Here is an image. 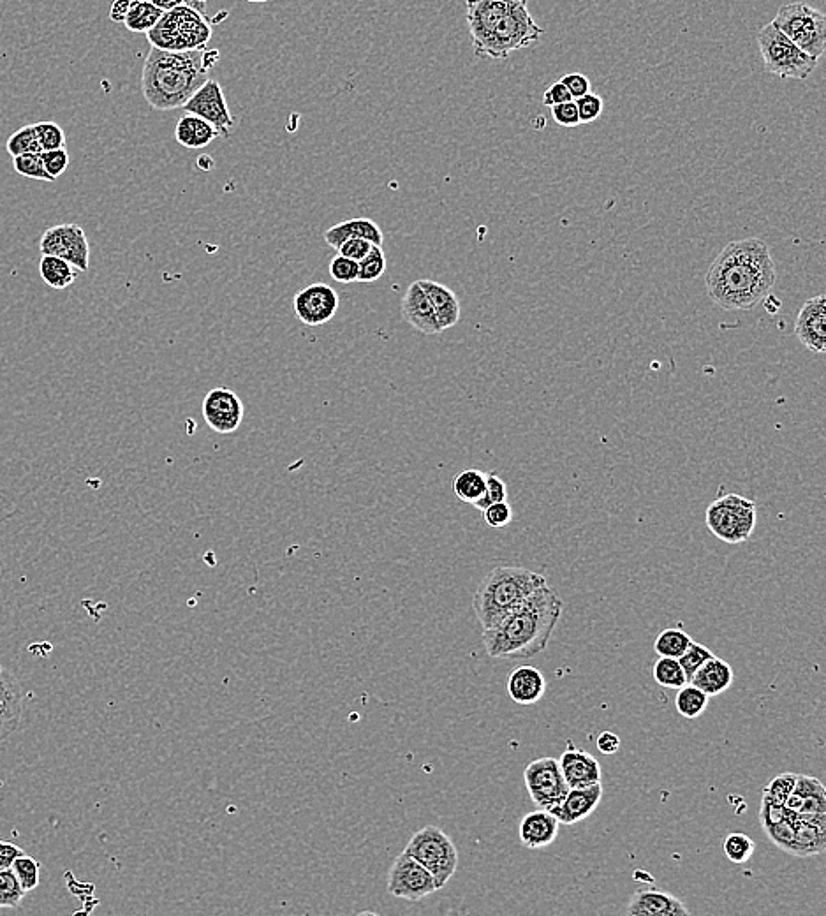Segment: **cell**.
Masks as SVG:
<instances>
[{
    "mask_svg": "<svg viewBox=\"0 0 826 916\" xmlns=\"http://www.w3.org/2000/svg\"><path fill=\"white\" fill-rule=\"evenodd\" d=\"M777 281L774 259L760 238L735 240L712 261L705 277L710 300L724 311H749Z\"/></svg>",
    "mask_w": 826,
    "mask_h": 916,
    "instance_id": "6da1fadb",
    "label": "cell"
},
{
    "mask_svg": "<svg viewBox=\"0 0 826 916\" xmlns=\"http://www.w3.org/2000/svg\"><path fill=\"white\" fill-rule=\"evenodd\" d=\"M561 615V598L543 585L495 628L483 629L485 651L490 658L508 661L536 658L548 647Z\"/></svg>",
    "mask_w": 826,
    "mask_h": 916,
    "instance_id": "7a4b0ae2",
    "label": "cell"
},
{
    "mask_svg": "<svg viewBox=\"0 0 826 916\" xmlns=\"http://www.w3.org/2000/svg\"><path fill=\"white\" fill-rule=\"evenodd\" d=\"M219 55V50L208 48L166 52L152 46L141 73V92L145 101L150 108L159 111L182 108L210 78Z\"/></svg>",
    "mask_w": 826,
    "mask_h": 916,
    "instance_id": "3957f363",
    "label": "cell"
},
{
    "mask_svg": "<svg viewBox=\"0 0 826 916\" xmlns=\"http://www.w3.org/2000/svg\"><path fill=\"white\" fill-rule=\"evenodd\" d=\"M546 585L541 573L520 566H499L481 580L472 598L474 614L481 628H495L532 592Z\"/></svg>",
    "mask_w": 826,
    "mask_h": 916,
    "instance_id": "277c9868",
    "label": "cell"
},
{
    "mask_svg": "<svg viewBox=\"0 0 826 916\" xmlns=\"http://www.w3.org/2000/svg\"><path fill=\"white\" fill-rule=\"evenodd\" d=\"M150 45L166 52H192L207 48L212 37V25L192 6L166 11L161 20L155 23L154 29L147 32Z\"/></svg>",
    "mask_w": 826,
    "mask_h": 916,
    "instance_id": "5b68a950",
    "label": "cell"
},
{
    "mask_svg": "<svg viewBox=\"0 0 826 916\" xmlns=\"http://www.w3.org/2000/svg\"><path fill=\"white\" fill-rule=\"evenodd\" d=\"M543 34L545 30L532 18L527 0H515L487 41L474 53L481 59H508L511 53L534 45Z\"/></svg>",
    "mask_w": 826,
    "mask_h": 916,
    "instance_id": "8992f818",
    "label": "cell"
},
{
    "mask_svg": "<svg viewBox=\"0 0 826 916\" xmlns=\"http://www.w3.org/2000/svg\"><path fill=\"white\" fill-rule=\"evenodd\" d=\"M756 41L760 46L761 57H763L767 73L775 74L779 78L807 80L818 67V59L802 52L772 22L761 27Z\"/></svg>",
    "mask_w": 826,
    "mask_h": 916,
    "instance_id": "52a82bcc",
    "label": "cell"
},
{
    "mask_svg": "<svg viewBox=\"0 0 826 916\" xmlns=\"http://www.w3.org/2000/svg\"><path fill=\"white\" fill-rule=\"evenodd\" d=\"M772 23L802 52L818 60L823 57L826 50V16L823 11L811 8L805 2H791L777 11Z\"/></svg>",
    "mask_w": 826,
    "mask_h": 916,
    "instance_id": "ba28073f",
    "label": "cell"
},
{
    "mask_svg": "<svg viewBox=\"0 0 826 916\" xmlns=\"http://www.w3.org/2000/svg\"><path fill=\"white\" fill-rule=\"evenodd\" d=\"M409 857L420 862L436 881L437 890L446 887L458 867V850L450 835L441 828H421L409 839L406 850Z\"/></svg>",
    "mask_w": 826,
    "mask_h": 916,
    "instance_id": "9c48e42d",
    "label": "cell"
},
{
    "mask_svg": "<svg viewBox=\"0 0 826 916\" xmlns=\"http://www.w3.org/2000/svg\"><path fill=\"white\" fill-rule=\"evenodd\" d=\"M708 531L717 540L738 545L751 538L756 527V503L742 495L726 494L707 508Z\"/></svg>",
    "mask_w": 826,
    "mask_h": 916,
    "instance_id": "30bf717a",
    "label": "cell"
},
{
    "mask_svg": "<svg viewBox=\"0 0 826 916\" xmlns=\"http://www.w3.org/2000/svg\"><path fill=\"white\" fill-rule=\"evenodd\" d=\"M524 781L532 802L545 811H552L568 795L569 786L564 781L557 758L531 761L525 769Z\"/></svg>",
    "mask_w": 826,
    "mask_h": 916,
    "instance_id": "8fae6325",
    "label": "cell"
},
{
    "mask_svg": "<svg viewBox=\"0 0 826 916\" xmlns=\"http://www.w3.org/2000/svg\"><path fill=\"white\" fill-rule=\"evenodd\" d=\"M39 251L41 254L66 259L67 263H71L80 272L89 270V238L78 224H59L46 229L39 240Z\"/></svg>",
    "mask_w": 826,
    "mask_h": 916,
    "instance_id": "7c38bea8",
    "label": "cell"
},
{
    "mask_svg": "<svg viewBox=\"0 0 826 916\" xmlns=\"http://www.w3.org/2000/svg\"><path fill=\"white\" fill-rule=\"evenodd\" d=\"M437 892V885L432 874L407 853H400L388 872V894L418 902Z\"/></svg>",
    "mask_w": 826,
    "mask_h": 916,
    "instance_id": "4fadbf2b",
    "label": "cell"
},
{
    "mask_svg": "<svg viewBox=\"0 0 826 916\" xmlns=\"http://www.w3.org/2000/svg\"><path fill=\"white\" fill-rule=\"evenodd\" d=\"M182 110L207 120L208 124H212L219 131V136L222 138H229L231 129L236 124L229 111L228 103H226L221 83L214 78H208L207 82L203 83L200 89L192 94L191 99L182 106Z\"/></svg>",
    "mask_w": 826,
    "mask_h": 916,
    "instance_id": "5bb4252c",
    "label": "cell"
},
{
    "mask_svg": "<svg viewBox=\"0 0 826 916\" xmlns=\"http://www.w3.org/2000/svg\"><path fill=\"white\" fill-rule=\"evenodd\" d=\"M296 318L303 325L321 326L332 321L339 311V293L325 282H314L307 288L298 291L293 300Z\"/></svg>",
    "mask_w": 826,
    "mask_h": 916,
    "instance_id": "9a60e30c",
    "label": "cell"
},
{
    "mask_svg": "<svg viewBox=\"0 0 826 916\" xmlns=\"http://www.w3.org/2000/svg\"><path fill=\"white\" fill-rule=\"evenodd\" d=\"M203 418L217 434H233L244 420V404L229 388H214L203 400Z\"/></svg>",
    "mask_w": 826,
    "mask_h": 916,
    "instance_id": "2e32d148",
    "label": "cell"
},
{
    "mask_svg": "<svg viewBox=\"0 0 826 916\" xmlns=\"http://www.w3.org/2000/svg\"><path fill=\"white\" fill-rule=\"evenodd\" d=\"M795 335L805 348L821 355L826 351V296H812L802 305L795 323Z\"/></svg>",
    "mask_w": 826,
    "mask_h": 916,
    "instance_id": "e0dca14e",
    "label": "cell"
},
{
    "mask_svg": "<svg viewBox=\"0 0 826 916\" xmlns=\"http://www.w3.org/2000/svg\"><path fill=\"white\" fill-rule=\"evenodd\" d=\"M515 0H465L467 27L471 34L474 52L480 48L492 30L506 16Z\"/></svg>",
    "mask_w": 826,
    "mask_h": 916,
    "instance_id": "ac0fdd59",
    "label": "cell"
},
{
    "mask_svg": "<svg viewBox=\"0 0 826 916\" xmlns=\"http://www.w3.org/2000/svg\"><path fill=\"white\" fill-rule=\"evenodd\" d=\"M23 689L9 670H0V742L20 728L23 716Z\"/></svg>",
    "mask_w": 826,
    "mask_h": 916,
    "instance_id": "d6986e66",
    "label": "cell"
},
{
    "mask_svg": "<svg viewBox=\"0 0 826 916\" xmlns=\"http://www.w3.org/2000/svg\"><path fill=\"white\" fill-rule=\"evenodd\" d=\"M601 798H603V783L583 786V788H569L568 795L550 813L554 814L562 825H575L578 821L589 818L590 814L598 809Z\"/></svg>",
    "mask_w": 826,
    "mask_h": 916,
    "instance_id": "ffe728a7",
    "label": "cell"
},
{
    "mask_svg": "<svg viewBox=\"0 0 826 916\" xmlns=\"http://www.w3.org/2000/svg\"><path fill=\"white\" fill-rule=\"evenodd\" d=\"M627 915L631 916H687L691 911L679 897L657 890V888H640L631 897L627 906Z\"/></svg>",
    "mask_w": 826,
    "mask_h": 916,
    "instance_id": "44dd1931",
    "label": "cell"
},
{
    "mask_svg": "<svg viewBox=\"0 0 826 916\" xmlns=\"http://www.w3.org/2000/svg\"><path fill=\"white\" fill-rule=\"evenodd\" d=\"M559 769L569 788H583L601 783L599 761L592 754L576 749L571 742L559 758Z\"/></svg>",
    "mask_w": 826,
    "mask_h": 916,
    "instance_id": "7402d4cb",
    "label": "cell"
},
{
    "mask_svg": "<svg viewBox=\"0 0 826 916\" xmlns=\"http://www.w3.org/2000/svg\"><path fill=\"white\" fill-rule=\"evenodd\" d=\"M402 316L414 330L423 335H439L443 333L432 303L428 300L425 291L421 289L420 282L416 281L407 288L406 295L402 298Z\"/></svg>",
    "mask_w": 826,
    "mask_h": 916,
    "instance_id": "603a6c76",
    "label": "cell"
},
{
    "mask_svg": "<svg viewBox=\"0 0 826 916\" xmlns=\"http://www.w3.org/2000/svg\"><path fill=\"white\" fill-rule=\"evenodd\" d=\"M559 834V821L545 809L525 814L520 823V841L529 850H541L554 843Z\"/></svg>",
    "mask_w": 826,
    "mask_h": 916,
    "instance_id": "cb8c5ba5",
    "label": "cell"
},
{
    "mask_svg": "<svg viewBox=\"0 0 826 916\" xmlns=\"http://www.w3.org/2000/svg\"><path fill=\"white\" fill-rule=\"evenodd\" d=\"M546 691L545 675L534 666H517L509 673L508 695L518 705L538 703Z\"/></svg>",
    "mask_w": 826,
    "mask_h": 916,
    "instance_id": "d4e9b609",
    "label": "cell"
},
{
    "mask_svg": "<svg viewBox=\"0 0 826 916\" xmlns=\"http://www.w3.org/2000/svg\"><path fill=\"white\" fill-rule=\"evenodd\" d=\"M349 238H365L377 247H383L384 242L383 231L377 226V222L367 217L342 221L325 231V242L333 249H339L340 244H344Z\"/></svg>",
    "mask_w": 826,
    "mask_h": 916,
    "instance_id": "484cf974",
    "label": "cell"
},
{
    "mask_svg": "<svg viewBox=\"0 0 826 916\" xmlns=\"http://www.w3.org/2000/svg\"><path fill=\"white\" fill-rule=\"evenodd\" d=\"M733 677L735 675H733V668H731L730 663L712 656L693 673V677L689 679V684L698 687L705 695L717 696L723 695L724 691L730 689L731 684H733Z\"/></svg>",
    "mask_w": 826,
    "mask_h": 916,
    "instance_id": "4316f807",
    "label": "cell"
},
{
    "mask_svg": "<svg viewBox=\"0 0 826 916\" xmlns=\"http://www.w3.org/2000/svg\"><path fill=\"white\" fill-rule=\"evenodd\" d=\"M420 286L434 307L441 330L453 328L460 321V302L458 296L441 282L421 279Z\"/></svg>",
    "mask_w": 826,
    "mask_h": 916,
    "instance_id": "83f0119b",
    "label": "cell"
},
{
    "mask_svg": "<svg viewBox=\"0 0 826 916\" xmlns=\"http://www.w3.org/2000/svg\"><path fill=\"white\" fill-rule=\"evenodd\" d=\"M217 138L219 131L212 124H208L207 120L200 119L192 113H185L175 127V140L178 141V145L191 150L208 147Z\"/></svg>",
    "mask_w": 826,
    "mask_h": 916,
    "instance_id": "f1b7e54d",
    "label": "cell"
},
{
    "mask_svg": "<svg viewBox=\"0 0 826 916\" xmlns=\"http://www.w3.org/2000/svg\"><path fill=\"white\" fill-rule=\"evenodd\" d=\"M39 275L45 281L46 286L52 289H66L73 286L78 272L71 263L66 259L43 254L39 259Z\"/></svg>",
    "mask_w": 826,
    "mask_h": 916,
    "instance_id": "f546056e",
    "label": "cell"
},
{
    "mask_svg": "<svg viewBox=\"0 0 826 916\" xmlns=\"http://www.w3.org/2000/svg\"><path fill=\"white\" fill-rule=\"evenodd\" d=\"M825 832L826 825H816L798 818L797 839L791 855L802 858L821 855L825 851Z\"/></svg>",
    "mask_w": 826,
    "mask_h": 916,
    "instance_id": "4dcf8cb0",
    "label": "cell"
},
{
    "mask_svg": "<svg viewBox=\"0 0 826 916\" xmlns=\"http://www.w3.org/2000/svg\"><path fill=\"white\" fill-rule=\"evenodd\" d=\"M487 488V473L478 471V469H467L455 476L453 480V492L460 501L467 504H474L480 501Z\"/></svg>",
    "mask_w": 826,
    "mask_h": 916,
    "instance_id": "1f68e13d",
    "label": "cell"
},
{
    "mask_svg": "<svg viewBox=\"0 0 826 916\" xmlns=\"http://www.w3.org/2000/svg\"><path fill=\"white\" fill-rule=\"evenodd\" d=\"M163 11L155 8L150 0H131V8L127 13L124 25L127 30L136 32V34H147L148 30L154 29L155 23L161 20Z\"/></svg>",
    "mask_w": 826,
    "mask_h": 916,
    "instance_id": "d6a6232c",
    "label": "cell"
},
{
    "mask_svg": "<svg viewBox=\"0 0 826 916\" xmlns=\"http://www.w3.org/2000/svg\"><path fill=\"white\" fill-rule=\"evenodd\" d=\"M693 638L686 631L677 628H668L657 635L654 642V651L659 658L679 659L686 652Z\"/></svg>",
    "mask_w": 826,
    "mask_h": 916,
    "instance_id": "836d02e7",
    "label": "cell"
},
{
    "mask_svg": "<svg viewBox=\"0 0 826 916\" xmlns=\"http://www.w3.org/2000/svg\"><path fill=\"white\" fill-rule=\"evenodd\" d=\"M677 691L679 693L675 698V707H677V712H679L680 716L686 717V719H696L707 710L710 696L705 695L698 687L687 682L686 686L680 687Z\"/></svg>",
    "mask_w": 826,
    "mask_h": 916,
    "instance_id": "e575fe53",
    "label": "cell"
},
{
    "mask_svg": "<svg viewBox=\"0 0 826 916\" xmlns=\"http://www.w3.org/2000/svg\"><path fill=\"white\" fill-rule=\"evenodd\" d=\"M652 675H654V680H656L657 684L661 687H666V689H680V687L687 684L686 672L680 666L679 659H657Z\"/></svg>",
    "mask_w": 826,
    "mask_h": 916,
    "instance_id": "d590c367",
    "label": "cell"
},
{
    "mask_svg": "<svg viewBox=\"0 0 826 916\" xmlns=\"http://www.w3.org/2000/svg\"><path fill=\"white\" fill-rule=\"evenodd\" d=\"M11 871L15 874L16 880L20 883V887H22L25 894L36 890L39 880H41V864L37 862L36 858L29 857V855L23 853L20 857L15 858V862L11 865Z\"/></svg>",
    "mask_w": 826,
    "mask_h": 916,
    "instance_id": "8d00e7d4",
    "label": "cell"
},
{
    "mask_svg": "<svg viewBox=\"0 0 826 916\" xmlns=\"http://www.w3.org/2000/svg\"><path fill=\"white\" fill-rule=\"evenodd\" d=\"M723 850L731 864H745L753 857L756 844L749 835L733 832L724 839Z\"/></svg>",
    "mask_w": 826,
    "mask_h": 916,
    "instance_id": "74e56055",
    "label": "cell"
},
{
    "mask_svg": "<svg viewBox=\"0 0 826 916\" xmlns=\"http://www.w3.org/2000/svg\"><path fill=\"white\" fill-rule=\"evenodd\" d=\"M797 825V813L790 811L786 820H782L781 823H777L774 827L767 828L765 832H767L768 839H770L777 848L788 851V853H793L795 839H797Z\"/></svg>",
    "mask_w": 826,
    "mask_h": 916,
    "instance_id": "f35d334b",
    "label": "cell"
},
{
    "mask_svg": "<svg viewBox=\"0 0 826 916\" xmlns=\"http://www.w3.org/2000/svg\"><path fill=\"white\" fill-rule=\"evenodd\" d=\"M6 148H8L9 156H23V154H41L43 148L39 145V140H37L36 127L34 126H25L22 129H18L15 134L9 136L8 143H6Z\"/></svg>",
    "mask_w": 826,
    "mask_h": 916,
    "instance_id": "ab89813d",
    "label": "cell"
},
{
    "mask_svg": "<svg viewBox=\"0 0 826 916\" xmlns=\"http://www.w3.org/2000/svg\"><path fill=\"white\" fill-rule=\"evenodd\" d=\"M386 272V256L383 249L372 245L369 254L358 261V282H376Z\"/></svg>",
    "mask_w": 826,
    "mask_h": 916,
    "instance_id": "60d3db41",
    "label": "cell"
},
{
    "mask_svg": "<svg viewBox=\"0 0 826 916\" xmlns=\"http://www.w3.org/2000/svg\"><path fill=\"white\" fill-rule=\"evenodd\" d=\"M13 166L18 175L22 177L39 180V182H55L48 173H46L41 154H23V156L13 157Z\"/></svg>",
    "mask_w": 826,
    "mask_h": 916,
    "instance_id": "b9f144b4",
    "label": "cell"
},
{
    "mask_svg": "<svg viewBox=\"0 0 826 916\" xmlns=\"http://www.w3.org/2000/svg\"><path fill=\"white\" fill-rule=\"evenodd\" d=\"M23 897H25V892L20 887L13 871L11 869L0 871V908H18Z\"/></svg>",
    "mask_w": 826,
    "mask_h": 916,
    "instance_id": "7bdbcfd3",
    "label": "cell"
},
{
    "mask_svg": "<svg viewBox=\"0 0 826 916\" xmlns=\"http://www.w3.org/2000/svg\"><path fill=\"white\" fill-rule=\"evenodd\" d=\"M34 127H36L37 140H39V145L43 148V152L66 148V133H64V129L59 124H55V122H39V124H34Z\"/></svg>",
    "mask_w": 826,
    "mask_h": 916,
    "instance_id": "ee69618b",
    "label": "cell"
},
{
    "mask_svg": "<svg viewBox=\"0 0 826 916\" xmlns=\"http://www.w3.org/2000/svg\"><path fill=\"white\" fill-rule=\"evenodd\" d=\"M714 652L710 651L705 645L701 643L691 642L689 647H687L686 652L682 654L679 658V663L684 672H686L687 682L693 677V673L700 668L707 659L712 658Z\"/></svg>",
    "mask_w": 826,
    "mask_h": 916,
    "instance_id": "f6af8a7d",
    "label": "cell"
},
{
    "mask_svg": "<svg viewBox=\"0 0 826 916\" xmlns=\"http://www.w3.org/2000/svg\"><path fill=\"white\" fill-rule=\"evenodd\" d=\"M798 774H781V776L774 777L770 783L763 788V797L770 798L774 800L777 804H784L791 793H793V788H795V783H797Z\"/></svg>",
    "mask_w": 826,
    "mask_h": 916,
    "instance_id": "bcb514c9",
    "label": "cell"
},
{
    "mask_svg": "<svg viewBox=\"0 0 826 916\" xmlns=\"http://www.w3.org/2000/svg\"><path fill=\"white\" fill-rule=\"evenodd\" d=\"M501 501H508V487H506V481L499 478L495 473L487 474V488H485V494H483V497H481L478 503L474 504V508L483 511L487 506H490V504L501 503Z\"/></svg>",
    "mask_w": 826,
    "mask_h": 916,
    "instance_id": "7dc6e473",
    "label": "cell"
},
{
    "mask_svg": "<svg viewBox=\"0 0 826 916\" xmlns=\"http://www.w3.org/2000/svg\"><path fill=\"white\" fill-rule=\"evenodd\" d=\"M576 108H578V117H580V124H590L594 120H598L603 113V108H605V103L603 99L598 96V94H585V96L578 97L575 99Z\"/></svg>",
    "mask_w": 826,
    "mask_h": 916,
    "instance_id": "c3c4849f",
    "label": "cell"
},
{
    "mask_svg": "<svg viewBox=\"0 0 826 916\" xmlns=\"http://www.w3.org/2000/svg\"><path fill=\"white\" fill-rule=\"evenodd\" d=\"M330 275L332 279H335L337 282H342V284H351V282L358 281V263L353 261V259L344 258L337 254L335 258L332 259L330 263Z\"/></svg>",
    "mask_w": 826,
    "mask_h": 916,
    "instance_id": "681fc988",
    "label": "cell"
},
{
    "mask_svg": "<svg viewBox=\"0 0 826 916\" xmlns=\"http://www.w3.org/2000/svg\"><path fill=\"white\" fill-rule=\"evenodd\" d=\"M41 161H43L46 173H48L53 180H57V178L62 177V175L66 173L67 166H69V154H67L66 148L46 150V152H41Z\"/></svg>",
    "mask_w": 826,
    "mask_h": 916,
    "instance_id": "f907efd6",
    "label": "cell"
},
{
    "mask_svg": "<svg viewBox=\"0 0 826 916\" xmlns=\"http://www.w3.org/2000/svg\"><path fill=\"white\" fill-rule=\"evenodd\" d=\"M483 518H485V524H487L488 527L502 529V527L511 524V520H513L511 504H509L508 501L490 504V506H487V508L483 510Z\"/></svg>",
    "mask_w": 826,
    "mask_h": 916,
    "instance_id": "816d5d0a",
    "label": "cell"
},
{
    "mask_svg": "<svg viewBox=\"0 0 826 916\" xmlns=\"http://www.w3.org/2000/svg\"><path fill=\"white\" fill-rule=\"evenodd\" d=\"M788 813L790 811L786 809L784 804H777V802L767 797H763V800H761L760 821L765 830L774 827L777 823H781L782 820H786Z\"/></svg>",
    "mask_w": 826,
    "mask_h": 916,
    "instance_id": "f5cc1de1",
    "label": "cell"
},
{
    "mask_svg": "<svg viewBox=\"0 0 826 916\" xmlns=\"http://www.w3.org/2000/svg\"><path fill=\"white\" fill-rule=\"evenodd\" d=\"M370 249H372V244H370L369 240H365V238H349L344 244H340L337 251H339L340 256L353 259L358 263L369 254Z\"/></svg>",
    "mask_w": 826,
    "mask_h": 916,
    "instance_id": "db71d44e",
    "label": "cell"
},
{
    "mask_svg": "<svg viewBox=\"0 0 826 916\" xmlns=\"http://www.w3.org/2000/svg\"><path fill=\"white\" fill-rule=\"evenodd\" d=\"M552 117L562 127L580 126V117H578V108H576L575 101L552 106Z\"/></svg>",
    "mask_w": 826,
    "mask_h": 916,
    "instance_id": "11a10c76",
    "label": "cell"
},
{
    "mask_svg": "<svg viewBox=\"0 0 826 916\" xmlns=\"http://www.w3.org/2000/svg\"><path fill=\"white\" fill-rule=\"evenodd\" d=\"M561 82L564 83V87L568 89L569 94L573 97V101L590 92V80L583 73L566 74Z\"/></svg>",
    "mask_w": 826,
    "mask_h": 916,
    "instance_id": "9f6ffc18",
    "label": "cell"
},
{
    "mask_svg": "<svg viewBox=\"0 0 826 916\" xmlns=\"http://www.w3.org/2000/svg\"><path fill=\"white\" fill-rule=\"evenodd\" d=\"M568 101H573V97L569 94L568 89L564 87V83L559 80V82L552 83L548 89H546L545 94H543V104L552 108V106H557V104L568 103Z\"/></svg>",
    "mask_w": 826,
    "mask_h": 916,
    "instance_id": "6f0895ef",
    "label": "cell"
},
{
    "mask_svg": "<svg viewBox=\"0 0 826 916\" xmlns=\"http://www.w3.org/2000/svg\"><path fill=\"white\" fill-rule=\"evenodd\" d=\"M821 791H825V786L821 784L819 779L811 776H798L795 788H793V793H797L802 798L811 797V795H816Z\"/></svg>",
    "mask_w": 826,
    "mask_h": 916,
    "instance_id": "680465c9",
    "label": "cell"
},
{
    "mask_svg": "<svg viewBox=\"0 0 826 916\" xmlns=\"http://www.w3.org/2000/svg\"><path fill=\"white\" fill-rule=\"evenodd\" d=\"M23 855V850L15 843L9 841H0V871L11 869L16 857Z\"/></svg>",
    "mask_w": 826,
    "mask_h": 916,
    "instance_id": "91938a15",
    "label": "cell"
},
{
    "mask_svg": "<svg viewBox=\"0 0 826 916\" xmlns=\"http://www.w3.org/2000/svg\"><path fill=\"white\" fill-rule=\"evenodd\" d=\"M596 747L603 754H615L620 749V739L617 733L603 732L599 733L596 739Z\"/></svg>",
    "mask_w": 826,
    "mask_h": 916,
    "instance_id": "94428289",
    "label": "cell"
},
{
    "mask_svg": "<svg viewBox=\"0 0 826 916\" xmlns=\"http://www.w3.org/2000/svg\"><path fill=\"white\" fill-rule=\"evenodd\" d=\"M129 8H131V0H113L110 8L111 22L124 23Z\"/></svg>",
    "mask_w": 826,
    "mask_h": 916,
    "instance_id": "6125c7cd",
    "label": "cell"
},
{
    "mask_svg": "<svg viewBox=\"0 0 826 916\" xmlns=\"http://www.w3.org/2000/svg\"><path fill=\"white\" fill-rule=\"evenodd\" d=\"M247 2H252V4H265V2H270V0H247Z\"/></svg>",
    "mask_w": 826,
    "mask_h": 916,
    "instance_id": "be15d7a7",
    "label": "cell"
},
{
    "mask_svg": "<svg viewBox=\"0 0 826 916\" xmlns=\"http://www.w3.org/2000/svg\"><path fill=\"white\" fill-rule=\"evenodd\" d=\"M0 670H2V666H0Z\"/></svg>",
    "mask_w": 826,
    "mask_h": 916,
    "instance_id": "e7e4bbea",
    "label": "cell"
}]
</instances>
